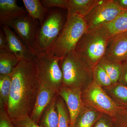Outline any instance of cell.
Masks as SVG:
<instances>
[{"label":"cell","instance_id":"obj_29","mask_svg":"<svg viewBox=\"0 0 127 127\" xmlns=\"http://www.w3.org/2000/svg\"><path fill=\"white\" fill-rule=\"evenodd\" d=\"M0 127H15L13 121L4 108H0Z\"/></svg>","mask_w":127,"mask_h":127},{"label":"cell","instance_id":"obj_9","mask_svg":"<svg viewBox=\"0 0 127 127\" xmlns=\"http://www.w3.org/2000/svg\"><path fill=\"white\" fill-rule=\"evenodd\" d=\"M38 21L27 14L6 24L15 30L28 48L35 55L34 45L38 31Z\"/></svg>","mask_w":127,"mask_h":127},{"label":"cell","instance_id":"obj_10","mask_svg":"<svg viewBox=\"0 0 127 127\" xmlns=\"http://www.w3.org/2000/svg\"><path fill=\"white\" fill-rule=\"evenodd\" d=\"M82 89L63 86L58 94L63 99L70 114V127H73L77 118L85 106L82 98Z\"/></svg>","mask_w":127,"mask_h":127},{"label":"cell","instance_id":"obj_11","mask_svg":"<svg viewBox=\"0 0 127 127\" xmlns=\"http://www.w3.org/2000/svg\"><path fill=\"white\" fill-rule=\"evenodd\" d=\"M2 30L7 39L9 51L14 54L20 61L33 59L34 54L10 27L7 25H3Z\"/></svg>","mask_w":127,"mask_h":127},{"label":"cell","instance_id":"obj_17","mask_svg":"<svg viewBox=\"0 0 127 127\" xmlns=\"http://www.w3.org/2000/svg\"><path fill=\"white\" fill-rule=\"evenodd\" d=\"M103 88L118 106L127 109V87L118 82Z\"/></svg>","mask_w":127,"mask_h":127},{"label":"cell","instance_id":"obj_30","mask_svg":"<svg viewBox=\"0 0 127 127\" xmlns=\"http://www.w3.org/2000/svg\"><path fill=\"white\" fill-rule=\"evenodd\" d=\"M114 121L118 127H127V109H123Z\"/></svg>","mask_w":127,"mask_h":127},{"label":"cell","instance_id":"obj_21","mask_svg":"<svg viewBox=\"0 0 127 127\" xmlns=\"http://www.w3.org/2000/svg\"><path fill=\"white\" fill-rule=\"evenodd\" d=\"M46 108L39 121L41 127H58L59 116L56 105V98Z\"/></svg>","mask_w":127,"mask_h":127},{"label":"cell","instance_id":"obj_16","mask_svg":"<svg viewBox=\"0 0 127 127\" xmlns=\"http://www.w3.org/2000/svg\"><path fill=\"white\" fill-rule=\"evenodd\" d=\"M109 38L127 32V10L119 15L111 22L98 28Z\"/></svg>","mask_w":127,"mask_h":127},{"label":"cell","instance_id":"obj_4","mask_svg":"<svg viewBox=\"0 0 127 127\" xmlns=\"http://www.w3.org/2000/svg\"><path fill=\"white\" fill-rule=\"evenodd\" d=\"M33 59L40 84L58 93L63 86L60 59L47 52H36Z\"/></svg>","mask_w":127,"mask_h":127},{"label":"cell","instance_id":"obj_19","mask_svg":"<svg viewBox=\"0 0 127 127\" xmlns=\"http://www.w3.org/2000/svg\"><path fill=\"white\" fill-rule=\"evenodd\" d=\"M27 13L32 18L39 21L40 25H42L48 9L43 6L39 0H22Z\"/></svg>","mask_w":127,"mask_h":127},{"label":"cell","instance_id":"obj_28","mask_svg":"<svg viewBox=\"0 0 127 127\" xmlns=\"http://www.w3.org/2000/svg\"><path fill=\"white\" fill-rule=\"evenodd\" d=\"M93 127H118L113 119L107 115L102 116L95 123Z\"/></svg>","mask_w":127,"mask_h":127},{"label":"cell","instance_id":"obj_23","mask_svg":"<svg viewBox=\"0 0 127 127\" xmlns=\"http://www.w3.org/2000/svg\"><path fill=\"white\" fill-rule=\"evenodd\" d=\"M12 77L10 75H0V108L6 110L11 87Z\"/></svg>","mask_w":127,"mask_h":127},{"label":"cell","instance_id":"obj_32","mask_svg":"<svg viewBox=\"0 0 127 127\" xmlns=\"http://www.w3.org/2000/svg\"><path fill=\"white\" fill-rule=\"evenodd\" d=\"M0 49L9 51L7 39L2 30L0 31Z\"/></svg>","mask_w":127,"mask_h":127},{"label":"cell","instance_id":"obj_14","mask_svg":"<svg viewBox=\"0 0 127 127\" xmlns=\"http://www.w3.org/2000/svg\"><path fill=\"white\" fill-rule=\"evenodd\" d=\"M27 14L26 9L18 6L16 0H0L1 25H6L9 22Z\"/></svg>","mask_w":127,"mask_h":127},{"label":"cell","instance_id":"obj_13","mask_svg":"<svg viewBox=\"0 0 127 127\" xmlns=\"http://www.w3.org/2000/svg\"><path fill=\"white\" fill-rule=\"evenodd\" d=\"M105 56L123 62L127 58V32L110 38Z\"/></svg>","mask_w":127,"mask_h":127},{"label":"cell","instance_id":"obj_27","mask_svg":"<svg viewBox=\"0 0 127 127\" xmlns=\"http://www.w3.org/2000/svg\"><path fill=\"white\" fill-rule=\"evenodd\" d=\"M41 1L47 9L53 7L67 9L68 6V0H41Z\"/></svg>","mask_w":127,"mask_h":127},{"label":"cell","instance_id":"obj_6","mask_svg":"<svg viewBox=\"0 0 127 127\" xmlns=\"http://www.w3.org/2000/svg\"><path fill=\"white\" fill-rule=\"evenodd\" d=\"M82 98L85 106L109 116L113 120L124 109L116 104L103 88L94 81L82 89Z\"/></svg>","mask_w":127,"mask_h":127},{"label":"cell","instance_id":"obj_24","mask_svg":"<svg viewBox=\"0 0 127 127\" xmlns=\"http://www.w3.org/2000/svg\"><path fill=\"white\" fill-rule=\"evenodd\" d=\"M56 107L59 116L58 127H70V114L64 100L59 95H57L56 101Z\"/></svg>","mask_w":127,"mask_h":127},{"label":"cell","instance_id":"obj_18","mask_svg":"<svg viewBox=\"0 0 127 127\" xmlns=\"http://www.w3.org/2000/svg\"><path fill=\"white\" fill-rule=\"evenodd\" d=\"M123 63L105 56L99 62L108 75L113 84L118 82L122 69Z\"/></svg>","mask_w":127,"mask_h":127},{"label":"cell","instance_id":"obj_20","mask_svg":"<svg viewBox=\"0 0 127 127\" xmlns=\"http://www.w3.org/2000/svg\"><path fill=\"white\" fill-rule=\"evenodd\" d=\"M102 114L85 106L78 116L73 127H93Z\"/></svg>","mask_w":127,"mask_h":127},{"label":"cell","instance_id":"obj_33","mask_svg":"<svg viewBox=\"0 0 127 127\" xmlns=\"http://www.w3.org/2000/svg\"><path fill=\"white\" fill-rule=\"evenodd\" d=\"M119 6L124 10H127V0H115Z\"/></svg>","mask_w":127,"mask_h":127},{"label":"cell","instance_id":"obj_26","mask_svg":"<svg viewBox=\"0 0 127 127\" xmlns=\"http://www.w3.org/2000/svg\"><path fill=\"white\" fill-rule=\"evenodd\" d=\"M15 127H41L32 120L30 116H27L13 120Z\"/></svg>","mask_w":127,"mask_h":127},{"label":"cell","instance_id":"obj_15","mask_svg":"<svg viewBox=\"0 0 127 127\" xmlns=\"http://www.w3.org/2000/svg\"><path fill=\"white\" fill-rule=\"evenodd\" d=\"M100 0H68V15L84 18L100 2Z\"/></svg>","mask_w":127,"mask_h":127},{"label":"cell","instance_id":"obj_12","mask_svg":"<svg viewBox=\"0 0 127 127\" xmlns=\"http://www.w3.org/2000/svg\"><path fill=\"white\" fill-rule=\"evenodd\" d=\"M55 91L40 85L35 102L30 117L39 124L43 112L57 96Z\"/></svg>","mask_w":127,"mask_h":127},{"label":"cell","instance_id":"obj_34","mask_svg":"<svg viewBox=\"0 0 127 127\" xmlns=\"http://www.w3.org/2000/svg\"><path fill=\"white\" fill-rule=\"evenodd\" d=\"M126 61V62H127V59H126V61Z\"/></svg>","mask_w":127,"mask_h":127},{"label":"cell","instance_id":"obj_22","mask_svg":"<svg viewBox=\"0 0 127 127\" xmlns=\"http://www.w3.org/2000/svg\"><path fill=\"white\" fill-rule=\"evenodd\" d=\"M20 60L7 50L0 49V75H10Z\"/></svg>","mask_w":127,"mask_h":127},{"label":"cell","instance_id":"obj_25","mask_svg":"<svg viewBox=\"0 0 127 127\" xmlns=\"http://www.w3.org/2000/svg\"><path fill=\"white\" fill-rule=\"evenodd\" d=\"M93 80L103 88L109 86L113 84L106 72L99 64L93 68Z\"/></svg>","mask_w":127,"mask_h":127},{"label":"cell","instance_id":"obj_5","mask_svg":"<svg viewBox=\"0 0 127 127\" xmlns=\"http://www.w3.org/2000/svg\"><path fill=\"white\" fill-rule=\"evenodd\" d=\"M60 62L63 75V86L83 89L93 81L92 69L75 51L69 53Z\"/></svg>","mask_w":127,"mask_h":127},{"label":"cell","instance_id":"obj_2","mask_svg":"<svg viewBox=\"0 0 127 127\" xmlns=\"http://www.w3.org/2000/svg\"><path fill=\"white\" fill-rule=\"evenodd\" d=\"M110 39L100 28L87 31L78 41L74 51L93 69L106 55Z\"/></svg>","mask_w":127,"mask_h":127},{"label":"cell","instance_id":"obj_3","mask_svg":"<svg viewBox=\"0 0 127 127\" xmlns=\"http://www.w3.org/2000/svg\"><path fill=\"white\" fill-rule=\"evenodd\" d=\"M87 31L84 18L76 15H67L63 29L56 40L47 51L62 61L75 50L78 41Z\"/></svg>","mask_w":127,"mask_h":127},{"label":"cell","instance_id":"obj_1","mask_svg":"<svg viewBox=\"0 0 127 127\" xmlns=\"http://www.w3.org/2000/svg\"><path fill=\"white\" fill-rule=\"evenodd\" d=\"M11 75V87L6 111L13 121L30 116L40 84L33 59L20 61Z\"/></svg>","mask_w":127,"mask_h":127},{"label":"cell","instance_id":"obj_8","mask_svg":"<svg viewBox=\"0 0 127 127\" xmlns=\"http://www.w3.org/2000/svg\"><path fill=\"white\" fill-rule=\"evenodd\" d=\"M126 10L120 7L115 0H100L92 10L84 18L87 27V31L97 29L109 23Z\"/></svg>","mask_w":127,"mask_h":127},{"label":"cell","instance_id":"obj_7","mask_svg":"<svg viewBox=\"0 0 127 127\" xmlns=\"http://www.w3.org/2000/svg\"><path fill=\"white\" fill-rule=\"evenodd\" d=\"M63 15L59 10L53 11L46 16L37 33L35 53L47 52L51 48L63 29Z\"/></svg>","mask_w":127,"mask_h":127},{"label":"cell","instance_id":"obj_31","mask_svg":"<svg viewBox=\"0 0 127 127\" xmlns=\"http://www.w3.org/2000/svg\"><path fill=\"white\" fill-rule=\"evenodd\" d=\"M118 82L127 87V62L126 61L123 63L122 73Z\"/></svg>","mask_w":127,"mask_h":127}]
</instances>
